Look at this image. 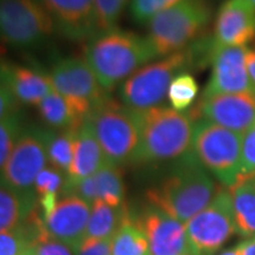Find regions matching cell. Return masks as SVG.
I'll use <instances>...</instances> for the list:
<instances>
[{
    "mask_svg": "<svg viewBox=\"0 0 255 255\" xmlns=\"http://www.w3.org/2000/svg\"><path fill=\"white\" fill-rule=\"evenodd\" d=\"M144 232L151 255H190L184 225L154 205L133 216Z\"/></svg>",
    "mask_w": 255,
    "mask_h": 255,
    "instance_id": "obj_14",
    "label": "cell"
},
{
    "mask_svg": "<svg viewBox=\"0 0 255 255\" xmlns=\"http://www.w3.org/2000/svg\"><path fill=\"white\" fill-rule=\"evenodd\" d=\"M183 1H188V0H131L130 13L137 23L148 24L149 20L161 11Z\"/></svg>",
    "mask_w": 255,
    "mask_h": 255,
    "instance_id": "obj_30",
    "label": "cell"
},
{
    "mask_svg": "<svg viewBox=\"0 0 255 255\" xmlns=\"http://www.w3.org/2000/svg\"><path fill=\"white\" fill-rule=\"evenodd\" d=\"M0 30L2 41L18 49L40 45L57 32L39 0H1Z\"/></svg>",
    "mask_w": 255,
    "mask_h": 255,
    "instance_id": "obj_9",
    "label": "cell"
},
{
    "mask_svg": "<svg viewBox=\"0 0 255 255\" xmlns=\"http://www.w3.org/2000/svg\"><path fill=\"white\" fill-rule=\"evenodd\" d=\"M189 113L194 120L209 121L244 135L255 123V94L242 92L201 97Z\"/></svg>",
    "mask_w": 255,
    "mask_h": 255,
    "instance_id": "obj_12",
    "label": "cell"
},
{
    "mask_svg": "<svg viewBox=\"0 0 255 255\" xmlns=\"http://www.w3.org/2000/svg\"><path fill=\"white\" fill-rule=\"evenodd\" d=\"M246 64H247V71L250 76L252 89L255 94V49H248L246 56Z\"/></svg>",
    "mask_w": 255,
    "mask_h": 255,
    "instance_id": "obj_36",
    "label": "cell"
},
{
    "mask_svg": "<svg viewBox=\"0 0 255 255\" xmlns=\"http://www.w3.org/2000/svg\"><path fill=\"white\" fill-rule=\"evenodd\" d=\"M98 34L117 28L128 0H94ZM97 34V36H98Z\"/></svg>",
    "mask_w": 255,
    "mask_h": 255,
    "instance_id": "obj_29",
    "label": "cell"
},
{
    "mask_svg": "<svg viewBox=\"0 0 255 255\" xmlns=\"http://www.w3.org/2000/svg\"><path fill=\"white\" fill-rule=\"evenodd\" d=\"M199 94V85L190 73H183L171 83L168 100L171 108L178 111H187Z\"/></svg>",
    "mask_w": 255,
    "mask_h": 255,
    "instance_id": "obj_28",
    "label": "cell"
},
{
    "mask_svg": "<svg viewBox=\"0 0 255 255\" xmlns=\"http://www.w3.org/2000/svg\"><path fill=\"white\" fill-rule=\"evenodd\" d=\"M229 190L234 209L235 233L242 238H255V175L241 177Z\"/></svg>",
    "mask_w": 255,
    "mask_h": 255,
    "instance_id": "obj_20",
    "label": "cell"
},
{
    "mask_svg": "<svg viewBox=\"0 0 255 255\" xmlns=\"http://www.w3.org/2000/svg\"><path fill=\"white\" fill-rule=\"evenodd\" d=\"M97 200L104 201L108 205L121 207L124 205V181L122 168L107 163L94 175Z\"/></svg>",
    "mask_w": 255,
    "mask_h": 255,
    "instance_id": "obj_26",
    "label": "cell"
},
{
    "mask_svg": "<svg viewBox=\"0 0 255 255\" xmlns=\"http://www.w3.org/2000/svg\"><path fill=\"white\" fill-rule=\"evenodd\" d=\"M255 40V6L250 0H225L216 13L213 43L247 46Z\"/></svg>",
    "mask_w": 255,
    "mask_h": 255,
    "instance_id": "obj_17",
    "label": "cell"
},
{
    "mask_svg": "<svg viewBox=\"0 0 255 255\" xmlns=\"http://www.w3.org/2000/svg\"><path fill=\"white\" fill-rule=\"evenodd\" d=\"M191 151L225 187L232 188L241 178L242 133L195 120Z\"/></svg>",
    "mask_w": 255,
    "mask_h": 255,
    "instance_id": "obj_7",
    "label": "cell"
},
{
    "mask_svg": "<svg viewBox=\"0 0 255 255\" xmlns=\"http://www.w3.org/2000/svg\"><path fill=\"white\" fill-rule=\"evenodd\" d=\"M103 149L87 119L76 132L75 154L65 183H75L90 177L107 164Z\"/></svg>",
    "mask_w": 255,
    "mask_h": 255,
    "instance_id": "obj_19",
    "label": "cell"
},
{
    "mask_svg": "<svg viewBox=\"0 0 255 255\" xmlns=\"http://www.w3.org/2000/svg\"><path fill=\"white\" fill-rule=\"evenodd\" d=\"M49 12L57 33L73 41L91 40L98 34L94 0H39Z\"/></svg>",
    "mask_w": 255,
    "mask_h": 255,
    "instance_id": "obj_15",
    "label": "cell"
},
{
    "mask_svg": "<svg viewBox=\"0 0 255 255\" xmlns=\"http://www.w3.org/2000/svg\"><path fill=\"white\" fill-rule=\"evenodd\" d=\"M50 78L53 89L84 120L109 97L85 58L69 57L60 59L51 70Z\"/></svg>",
    "mask_w": 255,
    "mask_h": 255,
    "instance_id": "obj_10",
    "label": "cell"
},
{
    "mask_svg": "<svg viewBox=\"0 0 255 255\" xmlns=\"http://www.w3.org/2000/svg\"><path fill=\"white\" fill-rule=\"evenodd\" d=\"M216 255H239V253H238L237 248L233 247V248H228V250L220 252V253H218Z\"/></svg>",
    "mask_w": 255,
    "mask_h": 255,
    "instance_id": "obj_38",
    "label": "cell"
},
{
    "mask_svg": "<svg viewBox=\"0 0 255 255\" xmlns=\"http://www.w3.org/2000/svg\"><path fill=\"white\" fill-rule=\"evenodd\" d=\"M87 121L103 149L108 163L119 167L132 163L139 144L135 111L108 97L88 115Z\"/></svg>",
    "mask_w": 255,
    "mask_h": 255,
    "instance_id": "obj_6",
    "label": "cell"
},
{
    "mask_svg": "<svg viewBox=\"0 0 255 255\" xmlns=\"http://www.w3.org/2000/svg\"><path fill=\"white\" fill-rule=\"evenodd\" d=\"M113 255H151L144 232L130 214L113 238Z\"/></svg>",
    "mask_w": 255,
    "mask_h": 255,
    "instance_id": "obj_24",
    "label": "cell"
},
{
    "mask_svg": "<svg viewBox=\"0 0 255 255\" xmlns=\"http://www.w3.org/2000/svg\"><path fill=\"white\" fill-rule=\"evenodd\" d=\"M39 206L38 196L18 193L6 184L0 188V232L14 229Z\"/></svg>",
    "mask_w": 255,
    "mask_h": 255,
    "instance_id": "obj_21",
    "label": "cell"
},
{
    "mask_svg": "<svg viewBox=\"0 0 255 255\" xmlns=\"http://www.w3.org/2000/svg\"><path fill=\"white\" fill-rule=\"evenodd\" d=\"M34 255H75L71 248L52 239H46L38 245Z\"/></svg>",
    "mask_w": 255,
    "mask_h": 255,
    "instance_id": "obj_35",
    "label": "cell"
},
{
    "mask_svg": "<svg viewBox=\"0 0 255 255\" xmlns=\"http://www.w3.org/2000/svg\"><path fill=\"white\" fill-rule=\"evenodd\" d=\"M91 205L81 197L62 195L53 212L44 220L50 239L66 245L71 251L85 238Z\"/></svg>",
    "mask_w": 255,
    "mask_h": 255,
    "instance_id": "obj_16",
    "label": "cell"
},
{
    "mask_svg": "<svg viewBox=\"0 0 255 255\" xmlns=\"http://www.w3.org/2000/svg\"><path fill=\"white\" fill-rule=\"evenodd\" d=\"M20 102L15 98L12 91L1 83V87H0V119L20 111Z\"/></svg>",
    "mask_w": 255,
    "mask_h": 255,
    "instance_id": "obj_34",
    "label": "cell"
},
{
    "mask_svg": "<svg viewBox=\"0 0 255 255\" xmlns=\"http://www.w3.org/2000/svg\"><path fill=\"white\" fill-rule=\"evenodd\" d=\"M113 239L84 238L73 248L75 255H113Z\"/></svg>",
    "mask_w": 255,
    "mask_h": 255,
    "instance_id": "obj_33",
    "label": "cell"
},
{
    "mask_svg": "<svg viewBox=\"0 0 255 255\" xmlns=\"http://www.w3.org/2000/svg\"><path fill=\"white\" fill-rule=\"evenodd\" d=\"M84 58L110 92L158 55L148 37L115 28L89 40Z\"/></svg>",
    "mask_w": 255,
    "mask_h": 255,
    "instance_id": "obj_4",
    "label": "cell"
},
{
    "mask_svg": "<svg viewBox=\"0 0 255 255\" xmlns=\"http://www.w3.org/2000/svg\"><path fill=\"white\" fill-rule=\"evenodd\" d=\"M235 248L239 255H255V238L239 242Z\"/></svg>",
    "mask_w": 255,
    "mask_h": 255,
    "instance_id": "obj_37",
    "label": "cell"
},
{
    "mask_svg": "<svg viewBox=\"0 0 255 255\" xmlns=\"http://www.w3.org/2000/svg\"><path fill=\"white\" fill-rule=\"evenodd\" d=\"M43 122L57 131L77 130L84 119L76 113L72 105L56 90H52L37 105Z\"/></svg>",
    "mask_w": 255,
    "mask_h": 255,
    "instance_id": "obj_22",
    "label": "cell"
},
{
    "mask_svg": "<svg viewBox=\"0 0 255 255\" xmlns=\"http://www.w3.org/2000/svg\"><path fill=\"white\" fill-rule=\"evenodd\" d=\"M47 163L46 129L37 127L25 129L1 169V183L25 195H37L34 183Z\"/></svg>",
    "mask_w": 255,
    "mask_h": 255,
    "instance_id": "obj_11",
    "label": "cell"
},
{
    "mask_svg": "<svg viewBox=\"0 0 255 255\" xmlns=\"http://www.w3.org/2000/svg\"><path fill=\"white\" fill-rule=\"evenodd\" d=\"M216 191L208 170L190 151L146 190V200L184 225L212 202Z\"/></svg>",
    "mask_w": 255,
    "mask_h": 255,
    "instance_id": "obj_1",
    "label": "cell"
},
{
    "mask_svg": "<svg viewBox=\"0 0 255 255\" xmlns=\"http://www.w3.org/2000/svg\"><path fill=\"white\" fill-rule=\"evenodd\" d=\"M213 9L208 0H188L165 8L148 23L149 40L158 57H167L194 44L210 23Z\"/></svg>",
    "mask_w": 255,
    "mask_h": 255,
    "instance_id": "obj_5",
    "label": "cell"
},
{
    "mask_svg": "<svg viewBox=\"0 0 255 255\" xmlns=\"http://www.w3.org/2000/svg\"><path fill=\"white\" fill-rule=\"evenodd\" d=\"M65 183L63 174L53 167H46L40 171L37 176L36 183H34V190H36L38 199L41 196L59 195Z\"/></svg>",
    "mask_w": 255,
    "mask_h": 255,
    "instance_id": "obj_31",
    "label": "cell"
},
{
    "mask_svg": "<svg viewBox=\"0 0 255 255\" xmlns=\"http://www.w3.org/2000/svg\"><path fill=\"white\" fill-rule=\"evenodd\" d=\"M1 83L24 105H38L55 90L50 75L15 64H1Z\"/></svg>",
    "mask_w": 255,
    "mask_h": 255,
    "instance_id": "obj_18",
    "label": "cell"
},
{
    "mask_svg": "<svg viewBox=\"0 0 255 255\" xmlns=\"http://www.w3.org/2000/svg\"><path fill=\"white\" fill-rule=\"evenodd\" d=\"M247 46H219L213 43L212 75L201 97L253 92L248 76Z\"/></svg>",
    "mask_w": 255,
    "mask_h": 255,
    "instance_id": "obj_13",
    "label": "cell"
},
{
    "mask_svg": "<svg viewBox=\"0 0 255 255\" xmlns=\"http://www.w3.org/2000/svg\"><path fill=\"white\" fill-rule=\"evenodd\" d=\"M190 255H216L235 233L231 190L221 188L212 202L184 223Z\"/></svg>",
    "mask_w": 255,
    "mask_h": 255,
    "instance_id": "obj_8",
    "label": "cell"
},
{
    "mask_svg": "<svg viewBox=\"0 0 255 255\" xmlns=\"http://www.w3.org/2000/svg\"><path fill=\"white\" fill-rule=\"evenodd\" d=\"M25 131L20 111L0 119V167L7 163L15 144Z\"/></svg>",
    "mask_w": 255,
    "mask_h": 255,
    "instance_id": "obj_27",
    "label": "cell"
},
{
    "mask_svg": "<svg viewBox=\"0 0 255 255\" xmlns=\"http://www.w3.org/2000/svg\"><path fill=\"white\" fill-rule=\"evenodd\" d=\"M133 111L138 124L139 144L132 163L176 161L191 151L195 120L189 111H178L165 105Z\"/></svg>",
    "mask_w": 255,
    "mask_h": 255,
    "instance_id": "obj_3",
    "label": "cell"
},
{
    "mask_svg": "<svg viewBox=\"0 0 255 255\" xmlns=\"http://www.w3.org/2000/svg\"><path fill=\"white\" fill-rule=\"evenodd\" d=\"M213 40L195 44L163 59L149 63L127 78L119 88L121 103L131 110H148L162 105L168 98L175 78L205 62H210Z\"/></svg>",
    "mask_w": 255,
    "mask_h": 255,
    "instance_id": "obj_2",
    "label": "cell"
},
{
    "mask_svg": "<svg viewBox=\"0 0 255 255\" xmlns=\"http://www.w3.org/2000/svg\"><path fill=\"white\" fill-rule=\"evenodd\" d=\"M255 175V123L242 135L241 177Z\"/></svg>",
    "mask_w": 255,
    "mask_h": 255,
    "instance_id": "obj_32",
    "label": "cell"
},
{
    "mask_svg": "<svg viewBox=\"0 0 255 255\" xmlns=\"http://www.w3.org/2000/svg\"><path fill=\"white\" fill-rule=\"evenodd\" d=\"M78 130V129H77ZM77 130H57L46 129L47 158L51 167L56 168L62 174H69L75 154V141Z\"/></svg>",
    "mask_w": 255,
    "mask_h": 255,
    "instance_id": "obj_25",
    "label": "cell"
},
{
    "mask_svg": "<svg viewBox=\"0 0 255 255\" xmlns=\"http://www.w3.org/2000/svg\"><path fill=\"white\" fill-rule=\"evenodd\" d=\"M250 1L252 2V4H253V5L255 6V0H250Z\"/></svg>",
    "mask_w": 255,
    "mask_h": 255,
    "instance_id": "obj_39",
    "label": "cell"
},
{
    "mask_svg": "<svg viewBox=\"0 0 255 255\" xmlns=\"http://www.w3.org/2000/svg\"><path fill=\"white\" fill-rule=\"evenodd\" d=\"M129 214L126 205L114 207L97 200L91 205L85 238L90 239H113Z\"/></svg>",
    "mask_w": 255,
    "mask_h": 255,
    "instance_id": "obj_23",
    "label": "cell"
}]
</instances>
